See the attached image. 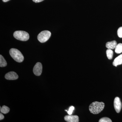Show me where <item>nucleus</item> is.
<instances>
[{
  "label": "nucleus",
  "instance_id": "1",
  "mask_svg": "<svg viewBox=\"0 0 122 122\" xmlns=\"http://www.w3.org/2000/svg\"><path fill=\"white\" fill-rule=\"evenodd\" d=\"M105 106V104L103 102H94L90 105L89 109L91 113L94 114H97L100 113Z\"/></svg>",
  "mask_w": 122,
  "mask_h": 122
},
{
  "label": "nucleus",
  "instance_id": "2",
  "mask_svg": "<svg viewBox=\"0 0 122 122\" xmlns=\"http://www.w3.org/2000/svg\"><path fill=\"white\" fill-rule=\"evenodd\" d=\"M9 53L11 57L16 61L21 62L24 61V56L18 50L12 48L10 50Z\"/></svg>",
  "mask_w": 122,
  "mask_h": 122
},
{
  "label": "nucleus",
  "instance_id": "3",
  "mask_svg": "<svg viewBox=\"0 0 122 122\" xmlns=\"http://www.w3.org/2000/svg\"><path fill=\"white\" fill-rule=\"evenodd\" d=\"M13 36L16 39L22 41H26L29 38V33L22 30L15 31L14 33Z\"/></svg>",
  "mask_w": 122,
  "mask_h": 122
},
{
  "label": "nucleus",
  "instance_id": "4",
  "mask_svg": "<svg viewBox=\"0 0 122 122\" xmlns=\"http://www.w3.org/2000/svg\"><path fill=\"white\" fill-rule=\"evenodd\" d=\"M51 35L50 31L47 30H44L39 33L38 35V40L40 42L44 43L49 40Z\"/></svg>",
  "mask_w": 122,
  "mask_h": 122
},
{
  "label": "nucleus",
  "instance_id": "5",
  "mask_svg": "<svg viewBox=\"0 0 122 122\" xmlns=\"http://www.w3.org/2000/svg\"><path fill=\"white\" fill-rule=\"evenodd\" d=\"M42 70V65L41 63L38 62L35 64L34 67L33 72L35 75L39 76L41 74Z\"/></svg>",
  "mask_w": 122,
  "mask_h": 122
},
{
  "label": "nucleus",
  "instance_id": "6",
  "mask_svg": "<svg viewBox=\"0 0 122 122\" xmlns=\"http://www.w3.org/2000/svg\"><path fill=\"white\" fill-rule=\"evenodd\" d=\"M114 105L116 111L117 113H119L122 109V104L120 98L118 97H116L115 98Z\"/></svg>",
  "mask_w": 122,
  "mask_h": 122
},
{
  "label": "nucleus",
  "instance_id": "7",
  "mask_svg": "<svg viewBox=\"0 0 122 122\" xmlns=\"http://www.w3.org/2000/svg\"><path fill=\"white\" fill-rule=\"evenodd\" d=\"M5 78L7 80H16L18 78V76L16 73L12 71V72H9L6 74L5 76Z\"/></svg>",
  "mask_w": 122,
  "mask_h": 122
},
{
  "label": "nucleus",
  "instance_id": "8",
  "mask_svg": "<svg viewBox=\"0 0 122 122\" xmlns=\"http://www.w3.org/2000/svg\"><path fill=\"white\" fill-rule=\"evenodd\" d=\"M64 119L68 122H79V117L77 115H66L64 117Z\"/></svg>",
  "mask_w": 122,
  "mask_h": 122
},
{
  "label": "nucleus",
  "instance_id": "9",
  "mask_svg": "<svg viewBox=\"0 0 122 122\" xmlns=\"http://www.w3.org/2000/svg\"><path fill=\"white\" fill-rule=\"evenodd\" d=\"M117 45V43L116 41H113L107 42L106 44V47L107 48V49H115Z\"/></svg>",
  "mask_w": 122,
  "mask_h": 122
},
{
  "label": "nucleus",
  "instance_id": "10",
  "mask_svg": "<svg viewBox=\"0 0 122 122\" xmlns=\"http://www.w3.org/2000/svg\"><path fill=\"white\" fill-rule=\"evenodd\" d=\"M122 64V54L115 58L113 62V65L117 66L118 65Z\"/></svg>",
  "mask_w": 122,
  "mask_h": 122
},
{
  "label": "nucleus",
  "instance_id": "11",
  "mask_svg": "<svg viewBox=\"0 0 122 122\" xmlns=\"http://www.w3.org/2000/svg\"><path fill=\"white\" fill-rule=\"evenodd\" d=\"M7 65V62L4 58L2 55H0V66L1 67H5Z\"/></svg>",
  "mask_w": 122,
  "mask_h": 122
},
{
  "label": "nucleus",
  "instance_id": "12",
  "mask_svg": "<svg viewBox=\"0 0 122 122\" xmlns=\"http://www.w3.org/2000/svg\"><path fill=\"white\" fill-rule=\"evenodd\" d=\"M106 54L107 58L109 59H112L113 55V52L111 49H107L106 51Z\"/></svg>",
  "mask_w": 122,
  "mask_h": 122
},
{
  "label": "nucleus",
  "instance_id": "13",
  "mask_svg": "<svg viewBox=\"0 0 122 122\" xmlns=\"http://www.w3.org/2000/svg\"><path fill=\"white\" fill-rule=\"evenodd\" d=\"M115 52L117 54H120L122 52V44H117L115 48Z\"/></svg>",
  "mask_w": 122,
  "mask_h": 122
},
{
  "label": "nucleus",
  "instance_id": "14",
  "mask_svg": "<svg viewBox=\"0 0 122 122\" xmlns=\"http://www.w3.org/2000/svg\"><path fill=\"white\" fill-rule=\"evenodd\" d=\"M10 110V109L8 107L5 106H3L2 107H0V112L2 113L6 114L8 113Z\"/></svg>",
  "mask_w": 122,
  "mask_h": 122
},
{
  "label": "nucleus",
  "instance_id": "15",
  "mask_svg": "<svg viewBox=\"0 0 122 122\" xmlns=\"http://www.w3.org/2000/svg\"><path fill=\"white\" fill-rule=\"evenodd\" d=\"M99 122H112V121L108 117H103L101 118L99 121Z\"/></svg>",
  "mask_w": 122,
  "mask_h": 122
},
{
  "label": "nucleus",
  "instance_id": "16",
  "mask_svg": "<svg viewBox=\"0 0 122 122\" xmlns=\"http://www.w3.org/2000/svg\"><path fill=\"white\" fill-rule=\"evenodd\" d=\"M117 35L118 36L119 38H122V26L118 29Z\"/></svg>",
  "mask_w": 122,
  "mask_h": 122
},
{
  "label": "nucleus",
  "instance_id": "17",
  "mask_svg": "<svg viewBox=\"0 0 122 122\" xmlns=\"http://www.w3.org/2000/svg\"><path fill=\"white\" fill-rule=\"evenodd\" d=\"M75 108L73 106H71L70 107L69 109V111H67L69 115H72L73 112V111L74 110Z\"/></svg>",
  "mask_w": 122,
  "mask_h": 122
},
{
  "label": "nucleus",
  "instance_id": "18",
  "mask_svg": "<svg viewBox=\"0 0 122 122\" xmlns=\"http://www.w3.org/2000/svg\"><path fill=\"white\" fill-rule=\"evenodd\" d=\"M1 113H0V120H2L4 118V116Z\"/></svg>",
  "mask_w": 122,
  "mask_h": 122
},
{
  "label": "nucleus",
  "instance_id": "19",
  "mask_svg": "<svg viewBox=\"0 0 122 122\" xmlns=\"http://www.w3.org/2000/svg\"><path fill=\"white\" fill-rule=\"evenodd\" d=\"M33 1L36 2V3H38V2H40L43 1L44 0H32Z\"/></svg>",
  "mask_w": 122,
  "mask_h": 122
},
{
  "label": "nucleus",
  "instance_id": "20",
  "mask_svg": "<svg viewBox=\"0 0 122 122\" xmlns=\"http://www.w3.org/2000/svg\"><path fill=\"white\" fill-rule=\"evenodd\" d=\"M2 1L4 2H6L7 1H9L10 0H2Z\"/></svg>",
  "mask_w": 122,
  "mask_h": 122
}]
</instances>
